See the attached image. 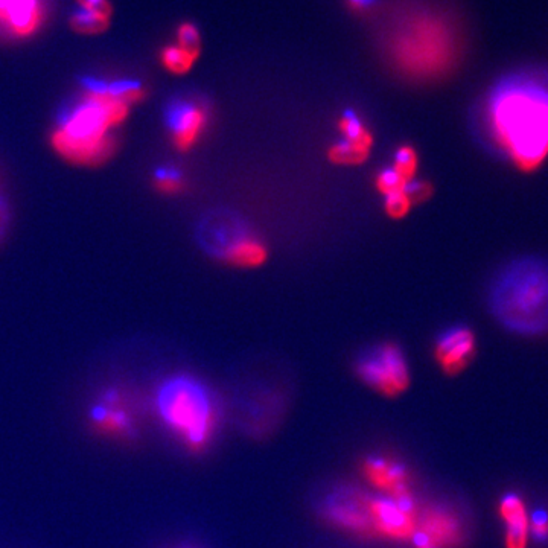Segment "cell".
Segmentation results:
<instances>
[{"label":"cell","mask_w":548,"mask_h":548,"mask_svg":"<svg viewBox=\"0 0 548 548\" xmlns=\"http://www.w3.org/2000/svg\"><path fill=\"white\" fill-rule=\"evenodd\" d=\"M208 118V109L195 98H176L166 107V128L173 137L174 145L182 151L197 144L208 127Z\"/></svg>","instance_id":"obj_11"},{"label":"cell","mask_w":548,"mask_h":548,"mask_svg":"<svg viewBox=\"0 0 548 548\" xmlns=\"http://www.w3.org/2000/svg\"><path fill=\"white\" fill-rule=\"evenodd\" d=\"M370 148H372V144L340 139L337 144L332 145L329 157H331L332 162L341 163V165H355V163L367 159Z\"/></svg>","instance_id":"obj_17"},{"label":"cell","mask_w":548,"mask_h":548,"mask_svg":"<svg viewBox=\"0 0 548 548\" xmlns=\"http://www.w3.org/2000/svg\"><path fill=\"white\" fill-rule=\"evenodd\" d=\"M180 48L186 49L191 54H200V32L192 23H183L177 31Z\"/></svg>","instance_id":"obj_23"},{"label":"cell","mask_w":548,"mask_h":548,"mask_svg":"<svg viewBox=\"0 0 548 548\" xmlns=\"http://www.w3.org/2000/svg\"><path fill=\"white\" fill-rule=\"evenodd\" d=\"M486 125L497 147L524 173L548 157V69L523 67L497 81L486 98Z\"/></svg>","instance_id":"obj_1"},{"label":"cell","mask_w":548,"mask_h":548,"mask_svg":"<svg viewBox=\"0 0 548 548\" xmlns=\"http://www.w3.org/2000/svg\"><path fill=\"white\" fill-rule=\"evenodd\" d=\"M367 482L387 497H415L413 477L407 466L386 456H367L361 463Z\"/></svg>","instance_id":"obj_12"},{"label":"cell","mask_w":548,"mask_h":548,"mask_svg":"<svg viewBox=\"0 0 548 548\" xmlns=\"http://www.w3.org/2000/svg\"><path fill=\"white\" fill-rule=\"evenodd\" d=\"M160 58H162L163 66H165L171 74L183 75L186 74V72L191 71L195 60H197V55L191 54V52H188L186 49L180 48V46L177 45L168 46V48L163 49Z\"/></svg>","instance_id":"obj_18"},{"label":"cell","mask_w":548,"mask_h":548,"mask_svg":"<svg viewBox=\"0 0 548 548\" xmlns=\"http://www.w3.org/2000/svg\"><path fill=\"white\" fill-rule=\"evenodd\" d=\"M408 182L410 180L404 179L393 166H389V168L381 171L380 176L376 179V186H378V191L384 194V197H387V195L404 191Z\"/></svg>","instance_id":"obj_21"},{"label":"cell","mask_w":548,"mask_h":548,"mask_svg":"<svg viewBox=\"0 0 548 548\" xmlns=\"http://www.w3.org/2000/svg\"><path fill=\"white\" fill-rule=\"evenodd\" d=\"M197 239L209 255L236 267H258L267 259L262 241L232 212L215 211L201 218Z\"/></svg>","instance_id":"obj_6"},{"label":"cell","mask_w":548,"mask_h":548,"mask_svg":"<svg viewBox=\"0 0 548 548\" xmlns=\"http://www.w3.org/2000/svg\"><path fill=\"white\" fill-rule=\"evenodd\" d=\"M411 200L408 198L407 192L401 191L396 194L387 195L386 211L392 218H402L411 208Z\"/></svg>","instance_id":"obj_24"},{"label":"cell","mask_w":548,"mask_h":548,"mask_svg":"<svg viewBox=\"0 0 548 548\" xmlns=\"http://www.w3.org/2000/svg\"><path fill=\"white\" fill-rule=\"evenodd\" d=\"M81 10L92 11V13L101 14V16H112V5L109 0H78Z\"/></svg>","instance_id":"obj_26"},{"label":"cell","mask_w":548,"mask_h":548,"mask_svg":"<svg viewBox=\"0 0 548 548\" xmlns=\"http://www.w3.org/2000/svg\"><path fill=\"white\" fill-rule=\"evenodd\" d=\"M477 351L474 332L468 326H453L437 337L434 357L447 375H459L466 369Z\"/></svg>","instance_id":"obj_13"},{"label":"cell","mask_w":548,"mask_h":548,"mask_svg":"<svg viewBox=\"0 0 548 548\" xmlns=\"http://www.w3.org/2000/svg\"><path fill=\"white\" fill-rule=\"evenodd\" d=\"M468 530L462 513L447 503L419 506L413 548H463Z\"/></svg>","instance_id":"obj_9"},{"label":"cell","mask_w":548,"mask_h":548,"mask_svg":"<svg viewBox=\"0 0 548 548\" xmlns=\"http://www.w3.org/2000/svg\"><path fill=\"white\" fill-rule=\"evenodd\" d=\"M160 421L192 453L209 447L220 422V410L211 390L197 378L171 376L156 392Z\"/></svg>","instance_id":"obj_5"},{"label":"cell","mask_w":548,"mask_h":548,"mask_svg":"<svg viewBox=\"0 0 548 548\" xmlns=\"http://www.w3.org/2000/svg\"><path fill=\"white\" fill-rule=\"evenodd\" d=\"M392 166L404 179H415L416 168H418V157H416L415 150L410 147L399 148Z\"/></svg>","instance_id":"obj_22"},{"label":"cell","mask_w":548,"mask_h":548,"mask_svg":"<svg viewBox=\"0 0 548 548\" xmlns=\"http://www.w3.org/2000/svg\"><path fill=\"white\" fill-rule=\"evenodd\" d=\"M386 51L402 74L433 80L456 66L462 37L450 17L430 8H416L396 17L387 32Z\"/></svg>","instance_id":"obj_2"},{"label":"cell","mask_w":548,"mask_h":548,"mask_svg":"<svg viewBox=\"0 0 548 548\" xmlns=\"http://www.w3.org/2000/svg\"><path fill=\"white\" fill-rule=\"evenodd\" d=\"M154 185L165 194H176L183 188V174L174 166H160L154 173Z\"/></svg>","instance_id":"obj_20"},{"label":"cell","mask_w":548,"mask_h":548,"mask_svg":"<svg viewBox=\"0 0 548 548\" xmlns=\"http://www.w3.org/2000/svg\"><path fill=\"white\" fill-rule=\"evenodd\" d=\"M83 98L61 113L52 145L61 157L77 165L96 166L112 156V130L127 118V102L113 96L104 81L84 80Z\"/></svg>","instance_id":"obj_3"},{"label":"cell","mask_w":548,"mask_h":548,"mask_svg":"<svg viewBox=\"0 0 548 548\" xmlns=\"http://www.w3.org/2000/svg\"><path fill=\"white\" fill-rule=\"evenodd\" d=\"M71 25L80 34L95 36L109 28L110 17L101 16V14L92 13V11L80 10L72 16Z\"/></svg>","instance_id":"obj_19"},{"label":"cell","mask_w":548,"mask_h":548,"mask_svg":"<svg viewBox=\"0 0 548 548\" xmlns=\"http://www.w3.org/2000/svg\"><path fill=\"white\" fill-rule=\"evenodd\" d=\"M43 17V0H0V26L14 37L36 34Z\"/></svg>","instance_id":"obj_15"},{"label":"cell","mask_w":548,"mask_h":548,"mask_svg":"<svg viewBox=\"0 0 548 548\" xmlns=\"http://www.w3.org/2000/svg\"><path fill=\"white\" fill-rule=\"evenodd\" d=\"M530 520V536L538 542L548 541V512L545 509H538L532 512Z\"/></svg>","instance_id":"obj_25"},{"label":"cell","mask_w":548,"mask_h":548,"mask_svg":"<svg viewBox=\"0 0 548 548\" xmlns=\"http://www.w3.org/2000/svg\"><path fill=\"white\" fill-rule=\"evenodd\" d=\"M498 513L504 523L506 548H527L530 538V520L523 498L515 492L503 495L498 504Z\"/></svg>","instance_id":"obj_16"},{"label":"cell","mask_w":548,"mask_h":548,"mask_svg":"<svg viewBox=\"0 0 548 548\" xmlns=\"http://www.w3.org/2000/svg\"><path fill=\"white\" fill-rule=\"evenodd\" d=\"M5 224H7V208L2 198H0V235L4 232Z\"/></svg>","instance_id":"obj_27"},{"label":"cell","mask_w":548,"mask_h":548,"mask_svg":"<svg viewBox=\"0 0 548 548\" xmlns=\"http://www.w3.org/2000/svg\"><path fill=\"white\" fill-rule=\"evenodd\" d=\"M89 421L90 425L104 436L133 437L136 430L133 416L124 407L121 393L115 389L104 393L90 408Z\"/></svg>","instance_id":"obj_14"},{"label":"cell","mask_w":548,"mask_h":548,"mask_svg":"<svg viewBox=\"0 0 548 548\" xmlns=\"http://www.w3.org/2000/svg\"><path fill=\"white\" fill-rule=\"evenodd\" d=\"M416 497H372V520L376 538L410 542L418 521Z\"/></svg>","instance_id":"obj_10"},{"label":"cell","mask_w":548,"mask_h":548,"mask_svg":"<svg viewBox=\"0 0 548 548\" xmlns=\"http://www.w3.org/2000/svg\"><path fill=\"white\" fill-rule=\"evenodd\" d=\"M355 372L367 387L387 398L402 395L410 386L404 352L393 343L367 349L355 363Z\"/></svg>","instance_id":"obj_7"},{"label":"cell","mask_w":548,"mask_h":548,"mask_svg":"<svg viewBox=\"0 0 548 548\" xmlns=\"http://www.w3.org/2000/svg\"><path fill=\"white\" fill-rule=\"evenodd\" d=\"M489 311L513 334H548V261L521 256L507 262L492 279Z\"/></svg>","instance_id":"obj_4"},{"label":"cell","mask_w":548,"mask_h":548,"mask_svg":"<svg viewBox=\"0 0 548 548\" xmlns=\"http://www.w3.org/2000/svg\"><path fill=\"white\" fill-rule=\"evenodd\" d=\"M349 4L355 8V10H364L369 8L373 4V0H349Z\"/></svg>","instance_id":"obj_28"},{"label":"cell","mask_w":548,"mask_h":548,"mask_svg":"<svg viewBox=\"0 0 548 548\" xmlns=\"http://www.w3.org/2000/svg\"><path fill=\"white\" fill-rule=\"evenodd\" d=\"M319 512L326 523L360 538H376L372 520V495L354 486L332 488L320 500Z\"/></svg>","instance_id":"obj_8"}]
</instances>
